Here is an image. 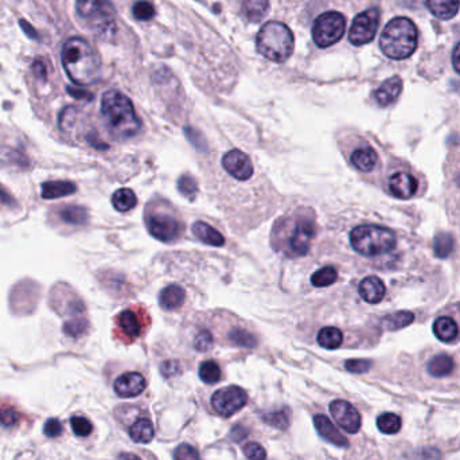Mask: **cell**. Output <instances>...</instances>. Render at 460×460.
<instances>
[{
  "mask_svg": "<svg viewBox=\"0 0 460 460\" xmlns=\"http://www.w3.org/2000/svg\"><path fill=\"white\" fill-rule=\"evenodd\" d=\"M346 19L337 11H328L319 15L312 26V40L322 49L333 46L343 37Z\"/></svg>",
  "mask_w": 460,
  "mask_h": 460,
  "instance_id": "obj_7",
  "label": "cell"
},
{
  "mask_svg": "<svg viewBox=\"0 0 460 460\" xmlns=\"http://www.w3.org/2000/svg\"><path fill=\"white\" fill-rule=\"evenodd\" d=\"M77 111L73 106H68L62 111L60 116V127L62 131H69L76 120Z\"/></svg>",
  "mask_w": 460,
  "mask_h": 460,
  "instance_id": "obj_48",
  "label": "cell"
},
{
  "mask_svg": "<svg viewBox=\"0 0 460 460\" xmlns=\"http://www.w3.org/2000/svg\"><path fill=\"white\" fill-rule=\"evenodd\" d=\"M404 6L411 7V8H419L427 3V0H401Z\"/></svg>",
  "mask_w": 460,
  "mask_h": 460,
  "instance_id": "obj_57",
  "label": "cell"
},
{
  "mask_svg": "<svg viewBox=\"0 0 460 460\" xmlns=\"http://www.w3.org/2000/svg\"><path fill=\"white\" fill-rule=\"evenodd\" d=\"M0 203L4 206H8V207L17 206V202L13 198V196L7 190H4L1 186H0Z\"/></svg>",
  "mask_w": 460,
  "mask_h": 460,
  "instance_id": "obj_53",
  "label": "cell"
},
{
  "mask_svg": "<svg viewBox=\"0 0 460 460\" xmlns=\"http://www.w3.org/2000/svg\"><path fill=\"white\" fill-rule=\"evenodd\" d=\"M118 322H119V326H120L122 333H124L127 337L135 340V338H138V337L141 335V322H139L138 317H136V314H135L134 311H131V310H125V311H122L120 315H119V318H118Z\"/></svg>",
  "mask_w": 460,
  "mask_h": 460,
  "instance_id": "obj_28",
  "label": "cell"
},
{
  "mask_svg": "<svg viewBox=\"0 0 460 460\" xmlns=\"http://www.w3.org/2000/svg\"><path fill=\"white\" fill-rule=\"evenodd\" d=\"M62 66L76 85H92L100 79L101 58L97 50L84 38L66 40L61 51Z\"/></svg>",
  "mask_w": 460,
  "mask_h": 460,
  "instance_id": "obj_1",
  "label": "cell"
},
{
  "mask_svg": "<svg viewBox=\"0 0 460 460\" xmlns=\"http://www.w3.org/2000/svg\"><path fill=\"white\" fill-rule=\"evenodd\" d=\"M291 419H292V415H291V411L288 408H283V409L276 411V412L265 413L262 416V421L265 424H268L269 427L281 429V431H284L290 427Z\"/></svg>",
  "mask_w": 460,
  "mask_h": 460,
  "instance_id": "obj_34",
  "label": "cell"
},
{
  "mask_svg": "<svg viewBox=\"0 0 460 460\" xmlns=\"http://www.w3.org/2000/svg\"><path fill=\"white\" fill-rule=\"evenodd\" d=\"M184 298H186L184 290L177 284H171L161 290L159 296L160 306L164 310H177L183 304Z\"/></svg>",
  "mask_w": 460,
  "mask_h": 460,
  "instance_id": "obj_24",
  "label": "cell"
},
{
  "mask_svg": "<svg viewBox=\"0 0 460 460\" xmlns=\"http://www.w3.org/2000/svg\"><path fill=\"white\" fill-rule=\"evenodd\" d=\"M380 23L379 8H369L358 14L350 27L349 40L354 46H362L374 40Z\"/></svg>",
  "mask_w": 460,
  "mask_h": 460,
  "instance_id": "obj_10",
  "label": "cell"
},
{
  "mask_svg": "<svg viewBox=\"0 0 460 460\" xmlns=\"http://www.w3.org/2000/svg\"><path fill=\"white\" fill-rule=\"evenodd\" d=\"M418 27L408 18L399 17L390 20L380 37L382 53L392 60H405L418 47Z\"/></svg>",
  "mask_w": 460,
  "mask_h": 460,
  "instance_id": "obj_3",
  "label": "cell"
},
{
  "mask_svg": "<svg viewBox=\"0 0 460 460\" xmlns=\"http://www.w3.org/2000/svg\"><path fill=\"white\" fill-rule=\"evenodd\" d=\"M223 168L236 180H248L253 175V166L249 157L240 150H232L222 158Z\"/></svg>",
  "mask_w": 460,
  "mask_h": 460,
  "instance_id": "obj_14",
  "label": "cell"
},
{
  "mask_svg": "<svg viewBox=\"0 0 460 460\" xmlns=\"http://www.w3.org/2000/svg\"><path fill=\"white\" fill-rule=\"evenodd\" d=\"M402 90V80L395 76L389 80L383 81L380 88L374 92V99L380 106H388L397 100Z\"/></svg>",
  "mask_w": 460,
  "mask_h": 460,
  "instance_id": "obj_19",
  "label": "cell"
},
{
  "mask_svg": "<svg viewBox=\"0 0 460 460\" xmlns=\"http://www.w3.org/2000/svg\"><path fill=\"white\" fill-rule=\"evenodd\" d=\"M388 190L396 198L409 200L416 196L419 190V182L411 173L400 170L389 177Z\"/></svg>",
  "mask_w": 460,
  "mask_h": 460,
  "instance_id": "obj_13",
  "label": "cell"
},
{
  "mask_svg": "<svg viewBox=\"0 0 460 460\" xmlns=\"http://www.w3.org/2000/svg\"><path fill=\"white\" fill-rule=\"evenodd\" d=\"M200 379L205 383H217L221 380V369L214 360H206L200 366Z\"/></svg>",
  "mask_w": 460,
  "mask_h": 460,
  "instance_id": "obj_39",
  "label": "cell"
},
{
  "mask_svg": "<svg viewBox=\"0 0 460 460\" xmlns=\"http://www.w3.org/2000/svg\"><path fill=\"white\" fill-rule=\"evenodd\" d=\"M62 424L58 419H49L45 422L43 432L47 438H58L62 434Z\"/></svg>",
  "mask_w": 460,
  "mask_h": 460,
  "instance_id": "obj_49",
  "label": "cell"
},
{
  "mask_svg": "<svg viewBox=\"0 0 460 460\" xmlns=\"http://www.w3.org/2000/svg\"><path fill=\"white\" fill-rule=\"evenodd\" d=\"M180 372V363L177 360H166L160 365V373L166 379H171Z\"/></svg>",
  "mask_w": 460,
  "mask_h": 460,
  "instance_id": "obj_50",
  "label": "cell"
},
{
  "mask_svg": "<svg viewBox=\"0 0 460 460\" xmlns=\"http://www.w3.org/2000/svg\"><path fill=\"white\" fill-rule=\"evenodd\" d=\"M31 69H33V73L35 74L37 79H40V80L42 81H46V79H47V69H46V65H45L43 61H34Z\"/></svg>",
  "mask_w": 460,
  "mask_h": 460,
  "instance_id": "obj_51",
  "label": "cell"
},
{
  "mask_svg": "<svg viewBox=\"0 0 460 460\" xmlns=\"http://www.w3.org/2000/svg\"><path fill=\"white\" fill-rule=\"evenodd\" d=\"M428 10L441 20L452 19L460 8V0H427Z\"/></svg>",
  "mask_w": 460,
  "mask_h": 460,
  "instance_id": "obj_22",
  "label": "cell"
},
{
  "mask_svg": "<svg viewBox=\"0 0 460 460\" xmlns=\"http://www.w3.org/2000/svg\"><path fill=\"white\" fill-rule=\"evenodd\" d=\"M178 190H180V194L184 196L186 198L194 200L197 193H198V186H197V182L191 175L184 174L178 180Z\"/></svg>",
  "mask_w": 460,
  "mask_h": 460,
  "instance_id": "obj_40",
  "label": "cell"
},
{
  "mask_svg": "<svg viewBox=\"0 0 460 460\" xmlns=\"http://www.w3.org/2000/svg\"><path fill=\"white\" fill-rule=\"evenodd\" d=\"M434 334L438 340L444 343H451L459 337V326L454 318L441 315L434 322Z\"/></svg>",
  "mask_w": 460,
  "mask_h": 460,
  "instance_id": "obj_20",
  "label": "cell"
},
{
  "mask_svg": "<svg viewBox=\"0 0 460 460\" xmlns=\"http://www.w3.org/2000/svg\"><path fill=\"white\" fill-rule=\"evenodd\" d=\"M244 455L248 460H265L267 459V451L259 443L251 441L244 445Z\"/></svg>",
  "mask_w": 460,
  "mask_h": 460,
  "instance_id": "obj_43",
  "label": "cell"
},
{
  "mask_svg": "<svg viewBox=\"0 0 460 460\" xmlns=\"http://www.w3.org/2000/svg\"><path fill=\"white\" fill-rule=\"evenodd\" d=\"M136 203H138L136 196L131 189H120L112 196L113 207L121 213L129 212L136 206Z\"/></svg>",
  "mask_w": 460,
  "mask_h": 460,
  "instance_id": "obj_33",
  "label": "cell"
},
{
  "mask_svg": "<svg viewBox=\"0 0 460 460\" xmlns=\"http://www.w3.org/2000/svg\"><path fill=\"white\" fill-rule=\"evenodd\" d=\"M315 237V223L311 219L301 217L294 223L292 230L287 237V253L291 257H301L307 255L311 242Z\"/></svg>",
  "mask_w": 460,
  "mask_h": 460,
  "instance_id": "obj_8",
  "label": "cell"
},
{
  "mask_svg": "<svg viewBox=\"0 0 460 460\" xmlns=\"http://www.w3.org/2000/svg\"><path fill=\"white\" fill-rule=\"evenodd\" d=\"M145 225L152 237L163 242L177 240L182 235L183 226L180 221L168 214H152L147 217Z\"/></svg>",
  "mask_w": 460,
  "mask_h": 460,
  "instance_id": "obj_11",
  "label": "cell"
},
{
  "mask_svg": "<svg viewBox=\"0 0 460 460\" xmlns=\"http://www.w3.org/2000/svg\"><path fill=\"white\" fill-rule=\"evenodd\" d=\"M455 241L451 233L439 232L434 239V252L438 259H447L452 255Z\"/></svg>",
  "mask_w": 460,
  "mask_h": 460,
  "instance_id": "obj_31",
  "label": "cell"
},
{
  "mask_svg": "<svg viewBox=\"0 0 460 460\" xmlns=\"http://www.w3.org/2000/svg\"><path fill=\"white\" fill-rule=\"evenodd\" d=\"M358 292H360V298L366 303L377 304L385 298L386 287L380 278L367 276L360 281V285H358Z\"/></svg>",
  "mask_w": 460,
  "mask_h": 460,
  "instance_id": "obj_16",
  "label": "cell"
},
{
  "mask_svg": "<svg viewBox=\"0 0 460 460\" xmlns=\"http://www.w3.org/2000/svg\"><path fill=\"white\" fill-rule=\"evenodd\" d=\"M427 370L432 377L436 379L450 376L454 370V360L448 354H438L429 360Z\"/></svg>",
  "mask_w": 460,
  "mask_h": 460,
  "instance_id": "obj_26",
  "label": "cell"
},
{
  "mask_svg": "<svg viewBox=\"0 0 460 460\" xmlns=\"http://www.w3.org/2000/svg\"><path fill=\"white\" fill-rule=\"evenodd\" d=\"M213 346V335L207 330H202L194 340V347L198 351H207Z\"/></svg>",
  "mask_w": 460,
  "mask_h": 460,
  "instance_id": "obj_46",
  "label": "cell"
},
{
  "mask_svg": "<svg viewBox=\"0 0 460 460\" xmlns=\"http://www.w3.org/2000/svg\"><path fill=\"white\" fill-rule=\"evenodd\" d=\"M317 340L323 349L335 350L343 342V334L337 327H324L320 330Z\"/></svg>",
  "mask_w": 460,
  "mask_h": 460,
  "instance_id": "obj_32",
  "label": "cell"
},
{
  "mask_svg": "<svg viewBox=\"0 0 460 460\" xmlns=\"http://www.w3.org/2000/svg\"><path fill=\"white\" fill-rule=\"evenodd\" d=\"M256 47L267 60L283 63L294 53V34L284 23L268 22L261 27L257 34Z\"/></svg>",
  "mask_w": 460,
  "mask_h": 460,
  "instance_id": "obj_5",
  "label": "cell"
},
{
  "mask_svg": "<svg viewBox=\"0 0 460 460\" xmlns=\"http://www.w3.org/2000/svg\"><path fill=\"white\" fill-rule=\"evenodd\" d=\"M101 115L108 131L118 139L134 138L141 128L134 104L119 90H108L101 99Z\"/></svg>",
  "mask_w": 460,
  "mask_h": 460,
  "instance_id": "obj_2",
  "label": "cell"
},
{
  "mask_svg": "<svg viewBox=\"0 0 460 460\" xmlns=\"http://www.w3.org/2000/svg\"><path fill=\"white\" fill-rule=\"evenodd\" d=\"M20 421L19 412H17L13 408H3L0 409V424L3 427L11 428L15 427Z\"/></svg>",
  "mask_w": 460,
  "mask_h": 460,
  "instance_id": "obj_45",
  "label": "cell"
},
{
  "mask_svg": "<svg viewBox=\"0 0 460 460\" xmlns=\"http://www.w3.org/2000/svg\"><path fill=\"white\" fill-rule=\"evenodd\" d=\"M248 402V395L240 386H226L217 390L212 397V406L222 418H230L240 412Z\"/></svg>",
  "mask_w": 460,
  "mask_h": 460,
  "instance_id": "obj_9",
  "label": "cell"
},
{
  "mask_svg": "<svg viewBox=\"0 0 460 460\" xmlns=\"http://www.w3.org/2000/svg\"><path fill=\"white\" fill-rule=\"evenodd\" d=\"M377 427L382 434L395 435L401 429L400 416L396 413H382L377 419Z\"/></svg>",
  "mask_w": 460,
  "mask_h": 460,
  "instance_id": "obj_35",
  "label": "cell"
},
{
  "mask_svg": "<svg viewBox=\"0 0 460 460\" xmlns=\"http://www.w3.org/2000/svg\"><path fill=\"white\" fill-rule=\"evenodd\" d=\"M113 389H115L116 395L122 399L136 397L144 392L145 380L141 373H136V372L124 373L115 381Z\"/></svg>",
  "mask_w": 460,
  "mask_h": 460,
  "instance_id": "obj_15",
  "label": "cell"
},
{
  "mask_svg": "<svg viewBox=\"0 0 460 460\" xmlns=\"http://www.w3.org/2000/svg\"><path fill=\"white\" fill-rule=\"evenodd\" d=\"M229 340L233 344L245 349H253L257 346L256 337L244 328H233L229 333Z\"/></svg>",
  "mask_w": 460,
  "mask_h": 460,
  "instance_id": "obj_37",
  "label": "cell"
},
{
  "mask_svg": "<svg viewBox=\"0 0 460 460\" xmlns=\"http://www.w3.org/2000/svg\"><path fill=\"white\" fill-rule=\"evenodd\" d=\"M452 63L455 70L460 74V42L457 45V47L454 49V54H452Z\"/></svg>",
  "mask_w": 460,
  "mask_h": 460,
  "instance_id": "obj_56",
  "label": "cell"
},
{
  "mask_svg": "<svg viewBox=\"0 0 460 460\" xmlns=\"http://www.w3.org/2000/svg\"><path fill=\"white\" fill-rule=\"evenodd\" d=\"M330 413L342 429L357 434L360 428V412L347 401L334 400L330 404Z\"/></svg>",
  "mask_w": 460,
  "mask_h": 460,
  "instance_id": "obj_12",
  "label": "cell"
},
{
  "mask_svg": "<svg viewBox=\"0 0 460 460\" xmlns=\"http://www.w3.org/2000/svg\"><path fill=\"white\" fill-rule=\"evenodd\" d=\"M86 330H88V320L84 315L72 317L63 324V333L72 338H79L85 334Z\"/></svg>",
  "mask_w": 460,
  "mask_h": 460,
  "instance_id": "obj_36",
  "label": "cell"
},
{
  "mask_svg": "<svg viewBox=\"0 0 460 460\" xmlns=\"http://www.w3.org/2000/svg\"><path fill=\"white\" fill-rule=\"evenodd\" d=\"M242 10L245 17L251 22H260L269 13V1L268 0H244Z\"/></svg>",
  "mask_w": 460,
  "mask_h": 460,
  "instance_id": "obj_27",
  "label": "cell"
},
{
  "mask_svg": "<svg viewBox=\"0 0 460 460\" xmlns=\"http://www.w3.org/2000/svg\"><path fill=\"white\" fill-rule=\"evenodd\" d=\"M193 233L194 236L202 241L206 245H212V246H222L225 244V239L221 235L219 230H216L213 226L207 225L206 222L202 221H197L193 223Z\"/></svg>",
  "mask_w": 460,
  "mask_h": 460,
  "instance_id": "obj_23",
  "label": "cell"
},
{
  "mask_svg": "<svg viewBox=\"0 0 460 460\" xmlns=\"http://www.w3.org/2000/svg\"><path fill=\"white\" fill-rule=\"evenodd\" d=\"M415 320V315L409 311H399V312H393L386 315L383 319L381 320L382 327L389 330V331H395V330H400L404 327H408L409 324H412Z\"/></svg>",
  "mask_w": 460,
  "mask_h": 460,
  "instance_id": "obj_30",
  "label": "cell"
},
{
  "mask_svg": "<svg viewBox=\"0 0 460 460\" xmlns=\"http://www.w3.org/2000/svg\"><path fill=\"white\" fill-rule=\"evenodd\" d=\"M350 160L357 170H360L362 173H370L376 168V164L379 161V155H377L376 150L372 148L370 145H363V147L357 148L351 154Z\"/></svg>",
  "mask_w": 460,
  "mask_h": 460,
  "instance_id": "obj_21",
  "label": "cell"
},
{
  "mask_svg": "<svg viewBox=\"0 0 460 460\" xmlns=\"http://www.w3.org/2000/svg\"><path fill=\"white\" fill-rule=\"evenodd\" d=\"M58 214H60L61 220L69 225H82V223L88 222V219H89L88 210L77 205H66V206L61 207Z\"/></svg>",
  "mask_w": 460,
  "mask_h": 460,
  "instance_id": "obj_29",
  "label": "cell"
},
{
  "mask_svg": "<svg viewBox=\"0 0 460 460\" xmlns=\"http://www.w3.org/2000/svg\"><path fill=\"white\" fill-rule=\"evenodd\" d=\"M314 424L315 428L320 435V438H323L326 441L333 443L334 445L338 447H349V441L347 439L340 434V431L335 428V425L331 422V420L324 416V415H318L314 418Z\"/></svg>",
  "mask_w": 460,
  "mask_h": 460,
  "instance_id": "obj_17",
  "label": "cell"
},
{
  "mask_svg": "<svg viewBox=\"0 0 460 460\" xmlns=\"http://www.w3.org/2000/svg\"><path fill=\"white\" fill-rule=\"evenodd\" d=\"M230 436H232L233 441L239 443V441L245 439L248 436V429L245 427H242V425H235L232 428V431H230Z\"/></svg>",
  "mask_w": 460,
  "mask_h": 460,
  "instance_id": "obj_52",
  "label": "cell"
},
{
  "mask_svg": "<svg viewBox=\"0 0 460 460\" xmlns=\"http://www.w3.org/2000/svg\"><path fill=\"white\" fill-rule=\"evenodd\" d=\"M132 14L138 20H150L155 17V8L150 1L139 0L134 4Z\"/></svg>",
  "mask_w": 460,
  "mask_h": 460,
  "instance_id": "obj_41",
  "label": "cell"
},
{
  "mask_svg": "<svg viewBox=\"0 0 460 460\" xmlns=\"http://www.w3.org/2000/svg\"><path fill=\"white\" fill-rule=\"evenodd\" d=\"M70 425H72L73 432L80 438H86L93 432L92 422L82 416H73L70 419Z\"/></svg>",
  "mask_w": 460,
  "mask_h": 460,
  "instance_id": "obj_42",
  "label": "cell"
},
{
  "mask_svg": "<svg viewBox=\"0 0 460 460\" xmlns=\"http://www.w3.org/2000/svg\"><path fill=\"white\" fill-rule=\"evenodd\" d=\"M68 92H69L73 97L80 99V100H92V99H93V96H92L89 92H85V90L77 89V88H72V86H69V88H68Z\"/></svg>",
  "mask_w": 460,
  "mask_h": 460,
  "instance_id": "obj_54",
  "label": "cell"
},
{
  "mask_svg": "<svg viewBox=\"0 0 460 460\" xmlns=\"http://www.w3.org/2000/svg\"><path fill=\"white\" fill-rule=\"evenodd\" d=\"M76 191H77L76 184L69 180H50L42 184L40 197L43 200H58L62 197L72 196Z\"/></svg>",
  "mask_w": 460,
  "mask_h": 460,
  "instance_id": "obj_18",
  "label": "cell"
},
{
  "mask_svg": "<svg viewBox=\"0 0 460 460\" xmlns=\"http://www.w3.org/2000/svg\"><path fill=\"white\" fill-rule=\"evenodd\" d=\"M350 244L353 249L366 257L386 255L396 248V235L379 225H360L350 233Z\"/></svg>",
  "mask_w": 460,
  "mask_h": 460,
  "instance_id": "obj_6",
  "label": "cell"
},
{
  "mask_svg": "<svg viewBox=\"0 0 460 460\" xmlns=\"http://www.w3.org/2000/svg\"><path fill=\"white\" fill-rule=\"evenodd\" d=\"M129 436L132 441L139 443V444L150 443L155 436V429H154L152 421L144 419V418L138 419L129 428Z\"/></svg>",
  "mask_w": 460,
  "mask_h": 460,
  "instance_id": "obj_25",
  "label": "cell"
},
{
  "mask_svg": "<svg viewBox=\"0 0 460 460\" xmlns=\"http://www.w3.org/2000/svg\"><path fill=\"white\" fill-rule=\"evenodd\" d=\"M174 459L175 460H200V454L197 451V448H194L190 444H180L177 447L175 452H174Z\"/></svg>",
  "mask_w": 460,
  "mask_h": 460,
  "instance_id": "obj_44",
  "label": "cell"
},
{
  "mask_svg": "<svg viewBox=\"0 0 460 460\" xmlns=\"http://www.w3.org/2000/svg\"><path fill=\"white\" fill-rule=\"evenodd\" d=\"M19 26L23 29V31L30 37V38H33V40H38L40 37H38V33H37V30L30 24V23H27L26 20L24 19H20L19 20Z\"/></svg>",
  "mask_w": 460,
  "mask_h": 460,
  "instance_id": "obj_55",
  "label": "cell"
},
{
  "mask_svg": "<svg viewBox=\"0 0 460 460\" xmlns=\"http://www.w3.org/2000/svg\"><path fill=\"white\" fill-rule=\"evenodd\" d=\"M118 460H141L138 455L135 454H131V452H122L119 457H118Z\"/></svg>",
  "mask_w": 460,
  "mask_h": 460,
  "instance_id": "obj_58",
  "label": "cell"
},
{
  "mask_svg": "<svg viewBox=\"0 0 460 460\" xmlns=\"http://www.w3.org/2000/svg\"><path fill=\"white\" fill-rule=\"evenodd\" d=\"M76 11L97 38L109 40L116 35V10L111 0H77Z\"/></svg>",
  "mask_w": 460,
  "mask_h": 460,
  "instance_id": "obj_4",
  "label": "cell"
},
{
  "mask_svg": "<svg viewBox=\"0 0 460 460\" xmlns=\"http://www.w3.org/2000/svg\"><path fill=\"white\" fill-rule=\"evenodd\" d=\"M337 279H338L337 269L333 267H324V268H320L319 271H317L311 276V283L315 287L323 288V287H328V285L334 284Z\"/></svg>",
  "mask_w": 460,
  "mask_h": 460,
  "instance_id": "obj_38",
  "label": "cell"
},
{
  "mask_svg": "<svg viewBox=\"0 0 460 460\" xmlns=\"http://www.w3.org/2000/svg\"><path fill=\"white\" fill-rule=\"evenodd\" d=\"M344 367L350 373L360 374V373H366L372 367V362L367 360H346Z\"/></svg>",
  "mask_w": 460,
  "mask_h": 460,
  "instance_id": "obj_47",
  "label": "cell"
}]
</instances>
